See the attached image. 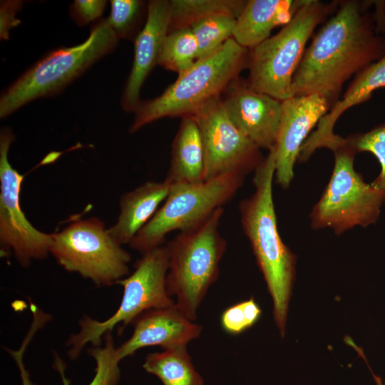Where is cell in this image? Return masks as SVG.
<instances>
[{
  "instance_id": "1",
  "label": "cell",
  "mask_w": 385,
  "mask_h": 385,
  "mask_svg": "<svg viewBox=\"0 0 385 385\" xmlns=\"http://www.w3.org/2000/svg\"><path fill=\"white\" fill-rule=\"evenodd\" d=\"M334 14L314 35L292 80L294 96L318 95L332 107L344 83L385 55V37L371 1H339Z\"/></svg>"
},
{
  "instance_id": "2",
  "label": "cell",
  "mask_w": 385,
  "mask_h": 385,
  "mask_svg": "<svg viewBox=\"0 0 385 385\" xmlns=\"http://www.w3.org/2000/svg\"><path fill=\"white\" fill-rule=\"evenodd\" d=\"M255 170V192L239 205L241 222L272 297L274 320L284 337L296 257L282 242L277 229L272 196L274 147Z\"/></svg>"
},
{
  "instance_id": "3",
  "label": "cell",
  "mask_w": 385,
  "mask_h": 385,
  "mask_svg": "<svg viewBox=\"0 0 385 385\" xmlns=\"http://www.w3.org/2000/svg\"><path fill=\"white\" fill-rule=\"evenodd\" d=\"M249 49L234 38L227 40L212 54L197 59L178 75L159 96L141 101L129 128L135 133L144 125L166 117L194 115L212 101L221 98L240 72L247 68Z\"/></svg>"
},
{
  "instance_id": "4",
  "label": "cell",
  "mask_w": 385,
  "mask_h": 385,
  "mask_svg": "<svg viewBox=\"0 0 385 385\" xmlns=\"http://www.w3.org/2000/svg\"><path fill=\"white\" fill-rule=\"evenodd\" d=\"M118 41L106 19L97 21L84 41L51 51L12 83L1 96L0 118H5L36 99L58 94L113 52Z\"/></svg>"
},
{
  "instance_id": "5",
  "label": "cell",
  "mask_w": 385,
  "mask_h": 385,
  "mask_svg": "<svg viewBox=\"0 0 385 385\" xmlns=\"http://www.w3.org/2000/svg\"><path fill=\"white\" fill-rule=\"evenodd\" d=\"M338 3L306 0L277 34L249 49L247 86L280 101L293 97V77L307 43Z\"/></svg>"
},
{
  "instance_id": "6",
  "label": "cell",
  "mask_w": 385,
  "mask_h": 385,
  "mask_svg": "<svg viewBox=\"0 0 385 385\" xmlns=\"http://www.w3.org/2000/svg\"><path fill=\"white\" fill-rule=\"evenodd\" d=\"M223 207L197 227L178 234L166 245L168 253L167 290L178 308L191 321L210 286L217 280L227 242L218 227Z\"/></svg>"
},
{
  "instance_id": "7",
  "label": "cell",
  "mask_w": 385,
  "mask_h": 385,
  "mask_svg": "<svg viewBox=\"0 0 385 385\" xmlns=\"http://www.w3.org/2000/svg\"><path fill=\"white\" fill-rule=\"evenodd\" d=\"M168 253L166 245L143 254L134 271L118 281L123 287V295L117 311L104 321L84 317L80 322V331L70 337L67 345L68 355L74 359L88 344L99 346L102 337L120 324V329L133 323L140 314L150 309L175 304L167 290Z\"/></svg>"
},
{
  "instance_id": "8",
  "label": "cell",
  "mask_w": 385,
  "mask_h": 385,
  "mask_svg": "<svg viewBox=\"0 0 385 385\" xmlns=\"http://www.w3.org/2000/svg\"><path fill=\"white\" fill-rule=\"evenodd\" d=\"M245 175L226 174L197 184L170 185V193L153 218L129 243L142 254L160 247L166 235L193 230L227 202L244 182Z\"/></svg>"
},
{
  "instance_id": "9",
  "label": "cell",
  "mask_w": 385,
  "mask_h": 385,
  "mask_svg": "<svg viewBox=\"0 0 385 385\" xmlns=\"http://www.w3.org/2000/svg\"><path fill=\"white\" fill-rule=\"evenodd\" d=\"M334 166L329 182L312 212V225L331 227L339 234L356 225L375 223L385 202L384 194L366 183L354 168L356 153L346 138L332 150Z\"/></svg>"
},
{
  "instance_id": "10",
  "label": "cell",
  "mask_w": 385,
  "mask_h": 385,
  "mask_svg": "<svg viewBox=\"0 0 385 385\" xmlns=\"http://www.w3.org/2000/svg\"><path fill=\"white\" fill-rule=\"evenodd\" d=\"M50 253L64 270L98 286L117 284L129 271L130 254L95 217L76 219L52 233Z\"/></svg>"
},
{
  "instance_id": "11",
  "label": "cell",
  "mask_w": 385,
  "mask_h": 385,
  "mask_svg": "<svg viewBox=\"0 0 385 385\" xmlns=\"http://www.w3.org/2000/svg\"><path fill=\"white\" fill-rule=\"evenodd\" d=\"M14 135L4 128L0 133V244L4 253L13 252L22 266L44 258L50 253L52 234L35 228L21 207L20 195L24 175L9 160V150Z\"/></svg>"
},
{
  "instance_id": "12",
  "label": "cell",
  "mask_w": 385,
  "mask_h": 385,
  "mask_svg": "<svg viewBox=\"0 0 385 385\" xmlns=\"http://www.w3.org/2000/svg\"><path fill=\"white\" fill-rule=\"evenodd\" d=\"M201 133L205 154V181L231 173L245 175L264 158L255 145L230 118L222 98L194 115Z\"/></svg>"
},
{
  "instance_id": "13",
  "label": "cell",
  "mask_w": 385,
  "mask_h": 385,
  "mask_svg": "<svg viewBox=\"0 0 385 385\" xmlns=\"http://www.w3.org/2000/svg\"><path fill=\"white\" fill-rule=\"evenodd\" d=\"M282 118L275 150L277 183L287 188L294 175V165L300 149L313 129L330 110L323 98L312 94L293 96L282 101Z\"/></svg>"
},
{
  "instance_id": "14",
  "label": "cell",
  "mask_w": 385,
  "mask_h": 385,
  "mask_svg": "<svg viewBox=\"0 0 385 385\" xmlns=\"http://www.w3.org/2000/svg\"><path fill=\"white\" fill-rule=\"evenodd\" d=\"M222 98L232 121L260 148L275 146L282 118V101L234 81Z\"/></svg>"
},
{
  "instance_id": "15",
  "label": "cell",
  "mask_w": 385,
  "mask_h": 385,
  "mask_svg": "<svg viewBox=\"0 0 385 385\" xmlns=\"http://www.w3.org/2000/svg\"><path fill=\"white\" fill-rule=\"evenodd\" d=\"M170 2L168 0L148 1V16L144 26L134 40V58L130 72L123 88L120 105L126 112H134L141 101V88L156 64L169 31Z\"/></svg>"
},
{
  "instance_id": "16",
  "label": "cell",
  "mask_w": 385,
  "mask_h": 385,
  "mask_svg": "<svg viewBox=\"0 0 385 385\" xmlns=\"http://www.w3.org/2000/svg\"><path fill=\"white\" fill-rule=\"evenodd\" d=\"M133 324L131 337L117 348L120 360L144 347L160 346L165 349L187 345L202 332V327L189 319L175 304L145 312Z\"/></svg>"
},
{
  "instance_id": "17",
  "label": "cell",
  "mask_w": 385,
  "mask_h": 385,
  "mask_svg": "<svg viewBox=\"0 0 385 385\" xmlns=\"http://www.w3.org/2000/svg\"><path fill=\"white\" fill-rule=\"evenodd\" d=\"M381 88H385V55L355 76L342 98L321 118L317 129L305 140L300 158L306 160L318 148L330 149L340 138L333 131L340 115L351 107L369 100L372 93Z\"/></svg>"
},
{
  "instance_id": "18",
  "label": "cell",
  "mask_w": 385,
  "mask_h": 385,
  "mask_svg": "<svg viewBox=\"0 0 385 385\" xmlns=\"http://www.w3.org/2000/svg\"><path fill=\"white\" fill-rule=\"evenodd\" d=\"M306 0H250L236 19L232 38L251 49L270 36L272 30L284 26Z\"/></svg>"
},
{
  "instance_id": "19",
  "label": "cell",
  "mask_w": 385,
  "mask_h": 385,
  "mask_svg": "<svg viewBox=\"0 0 385 385\" xmlns=\"http://www.w3.org/2000/svg\"><path fill=\"white\" fill-rule=\"evenodd\" d=\"M171 185L165 180L148 181L123 195L116 222L108 228L120 245L130 243L155 215L168 197Z\"/></svg>"
},
{
  "instance_id": "20",
  "label": "cell",
  "mask_w": 385,
  "mask_h": 385,
  "mask_svg": "<svg viewBox=\"0 0 385 385\" xmlns=\"http://www.w3.org/2000/svg\"><path fill=\"white\" fill-rule=\"evenodd\" d=\"M165 180L170 185L205 181L204 148L194 116L182 118L173 142L170 164Z\"/></svg>"
},
{
  "instance_id": "21",
  "label": "cell",
  "mask_w": 385,
  "mask_h": 385,
  "mask_svg": "<svg viewBox=\"0 0 385 385\" xmlns=\"http://www.w3.org/2000/svg\"><path fill=\"white\" fill-rule=\"evenodd\" d=\"M145 370L156 376L163 385H204L187 350L180 345L148 354L143 364Z\"/></svg>"
},
{
  "instance_id": "22",
  "label": "cell",
  "mask_w": 385,
  "mask_h": 385,
  "mask_svg": "<svg viewBox=\"0 0 385 385\" xmlns=\"http://www.w3.org/2000/svg\"><path fill=\"white\" fill-rule=\"evenodd\" d=\"M169 31L190 27L194 22L216 15H230L236 19L247 1L242 0H170Z\"/></svg>"
},
{
  "instance_id": "23",
  "label": "cell",
  "mask_w": 385,
  "mask_h": 385,
  "mask_svg": "<svg viewBox=\"0 0 385 385\" xmlns=\"http://www.w3.org/2000/svg\"><path fill=\"white\" fill-rule=\"evenodd\" d=\"M198 45L190 27L169 31L165 38L158 65L180 74L197 60Z\"/></svg>"
},
{
  "instance_id": "24",
  "label": "cell",
  "mask_w": 385,
  "mask_h": 385,
  "mask_svg": "<svg viewBox=\"0 0 385 385\" xmlns=\"http://www.w3.org/2000/svg\"><path fill=\"white\" fill-rule=\"evenodd\" d=\"M103 346H93L88 354L96 361L95 375L88 385H117L120 378L118 364L120 361L117 354V348L109 332L104 337ZM54 367L59 372L63 385H70V381L65 376V364L56 355Z\"/></svg>"
},
{
  "instance_id": "25",
  "label": "cell",
  "mask_w": 385,
  "mask_h": 385,
  "mask_svg": "<svg viewBox=\"0 0 385 385\" xmlns=\"http://www.w3.org/2000/svg\"><path fill=\"white\" fill-rule=\"evenodd\" d=\"M106 19L118 39L135 40L144 26L148 2L141 0H112Z\"/></svg>"
},
{
  "instance_id": "26",
  "label": "cell",
  "mask_w": 385,
  "mask_h": 385,
  "mask_svg": "<svg viewBox=\"0 0 385 385\" xmlns=\"http://www.w3.org/2000/svg\"><path fill=\"white\" fill-rule=\"evenodd\" d=\"M236 19L230 15H216L190 26L198 45L197 59L212 54L232 38Z\"/></svg>"
},
{
  "instance_id": "27",
  "label": "cell",
  "mask_w": 385,
  "mask_h": 385,
  "mask_svg": "<svg viewBox=\"0 0 385 385\" xmlns=\"http://www.w3.org/2000/svg\"><path fill=\"white\" fill-rule=\"evenodd\" d=\"M346 140L356 153L369 152L377 158L381 172L371 185L385 195V123L366 133L351 135Z\"/></svg>"
},
{
  "instance_id": "28",
  "label": "cell",
  "mask_w": 385,
  "mask_h": 385,
  "mask_svg": "<svg viewBox=\"0 0 385 385\" xmlns=\"http://www.w3.org/2000/svg\"><path fill=\"white\" fill-rule=\"evenodd\" d=\"M106 4L105 0H75L70 5V16L76 24L83 26L100 20Z\"/></svg>"
},
{
  "instance_id": "29",
  "label": "cell",
  "mask_w": 385,
  "mask_h": 385,
  "mask_svg": "<svg viewBox=\"0 0 385 385\" xmlns=\"http://www.w3.org/2000/svg\"><path fill=\"white\" fill-rule=\"evenodd\" d=\"M220 324L227 333L237 335L250 328L242 302L225 309L220 316Z\"/></svg>"
},
{
  "instance_id": "30",
  "label": "cell",
  "mask_w": 385,
  "mask_h": 385,
  "mask_svg": "<svg viewBox=\"0 0 385 385\" xmlns=\"http://www.w3.org/2000/svg\"><path fill=\"white\" fill-rule=\"evenodd\" d=\"M23 1L6 0L0 4V39L8 40L10 31L21 24L16 14L22 9Z\"/></svg>"
},
{
  "instance_id": "31",
  "label": "cell",
  "mask_w": 385,
  "mask_h": 385,
  "mask_svg": "<svg viewBox=\"0 0 385 385\" xmlns=\"http://www.w3.org/2000/svg\"><path fill=\"white\" fill-rule=\"evenodd\" d=\"M31 341V339L30 337H26L24 340L22 342L21 347L18 350L14 351L7 349V351L12 356L17 364L20 372L21 385H34L30 379L29 374L26 370L23 361L24 353L25 352L26 347Z\"/></svg>"
},
{
  "instance_id": "32",
  "label": "cell",
  "mask_w": 385,
  "mask_h": 385,
  "mask_svg": "<svg viewBox=\"0 0 385 385\" xmlns=\"http://www.w3.org/2000/svg\"><path fill=\"white\" fill-rule=\"evenodd\" d=\"M241 302L246 318L250 327H252L260 319L262 310L252 297Z\"/></svg>"
},
{
  "instance_id": "33",
  "label": "cell",
  "mask_w": 385,
  "mask_h": 385,
  "mask_svg": "<svg viewBox=\"0 0 385 385\" xmlns=\"http://www.w3.org/2000/svg\"><path fill=\"white\" fill-rule=\"evenodd\" d=\"M370 371L373 376V378L376 382V385H384L383 382L381 381V379L379 376L375 375L373 371H371V369H370Z\"/></svg>"
},
{
  "instance_id": "34",
  "label": "cell",
  "mask_w": 385,
  "mask_h": 385,
  "mask_svg": "<svg viewBox=\"0 0 385 385\" xmlns=\"http://www.w3.org/2000/svg\"><path fill=\"white\" fill-rule=\"evenodd\" d=\"M383 12L385 15V1H379Z\"/></svg>"
},
{
  "instance_id": "35",
  "label": "cell",
  "mask_w": 385,
  "mask_h": 385,
  "mask_svg": "<svg viewBox=\"0 0 385 385\" xmlns=\"http://www.w3.org/2000/svg\"><path fill=\"white\" fill-rule=\"evenodd\" d=\"M383 384H384V385H385V382H384V383H383Z\"/></svg>"
}]
</instances>
